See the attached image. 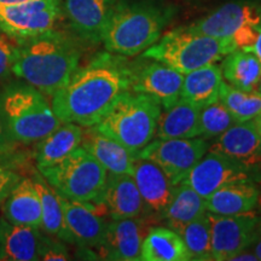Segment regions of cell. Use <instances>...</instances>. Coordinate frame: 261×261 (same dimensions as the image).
<instances>
[{"label":"cell","mask_w":261,"mask_h":261,"mask_svg":"<svg viewBox=\"0 0 261 261\" xmlns=\"http://www.w3.org/2000/svg\"><path fill=\"white\" fill-rule=\"evenodd\" d=\"M132 63L125 56L103 52L84 67L51 98V107L62 122L84 128L96 126L120 94L130 89Z\"/></svg>","instance_id":"cell-1"},{"label":"cell","mask_w":261,"mask_h":261,"mask_svg":"<svg viewBox=\"0 0 261 261\" xmlns=\"http://www.w3.org/2000/svg\"><path fill=\"white\" fill-rule=\"evenodd\" d=\"M80 48L64 33L50 32L17 42L12 75L52 97L80 63Z\"/></svg>","instance_id":"cell-2"},{"label":"cell","mask_w":261,"mask_h":261,"mask_svg":"<svg viewBox=\"0 0 261 261\" xmlns=\"http://www.w3.org/2000/svg\"><path fill=\"white\" fill-rule=\"evenodd\" d=\"M173 14V9L152 3H120L103 34L104 47L120 56H137L161 38Z\"/></svg>","instance_id":"cell-3"},{"label":"cell","mask_w":261,"mask_h":261,"mask_svg":"<svg viewBox=\"0 0 261 261\" xmlns=\"http://www.w3.org/2000/svg\"><path fill=\"white\" fill-rule=\"evenodd\" d=\"M0 108L6 136L19 144H35L62 123L47 97L27 83L6 86L0 96Z\"/></svg>","instance_id":"cell-4"},{"label":"cell","mask_w":261,"mask_h":261,"mask_svg":"<svg viewBox=\"0 0 261 261\" xmlns=\"http://www.w3.org/2000/svg\"><path fill=\"white\" fill-rule=\"evenodd\" d=\"M161 112V104L152 97L126 91L94 127L138 155L156 136Z\"/></svg>","instance_id":"cell-5"},{"label":"cell","mask_w":261,"mask_h":261,"mask_svg":"<svg viewBox=\"0 0 261 261\" xmlns=\"http://www.w3.org/2000/svg\"><path fill=\"white\" fill-rule=\"evenodd\" d=\"M236 48L232 39L214 38L188 27H179L166 33L142 56L161 62L185 75L223 61Z\"/></svg>","instance_id":"cell-6"},{"label":"cell","mask_w":261,"mask_h":261,"mask_svg":"<svg viewBox=\"0 0 261 261\" xmlns=\"http://www.w3.org/2000/svg\"><path fill=\"white\" fill-rule=\"evenodd\" d=\"M39 173L61 196L79 202H99L108 172L83 146Z\"/></svg>","instance_id":"cell-7"},{"label":"cell","mask_w":261,"mask_h":261,"mask_svg":"<svg viewBox=\"0 0 261 261\" xmlns=\"http://www.w3.org/2000/svg\"><path fill=\"white\" fill-rule=\"evenodd\" d=\"M63 14L61 0H29L0 5V32L16 42L50 32Z\"/></svg>","instance_id":"cell-8"},{"label":"cell","mask_w":261,"mask_h":261,"mask_svg":"<svg viewBox=\"0 0 261 261\" xmlns=\"http://www.w3.org/2000/svg\"><path fill=\"white\" fill-rule=\"evenodd\" d=\"M208 146L210 143L201 137L152 139L137 156L155 162L175 187L188 177L196 163L203 158Z\"/></svg>","instance_id":"cell-9"},{"label":"cell","mask_w":261,"mask_h":261,"mask_svg":"<svg viewBox=\"0 0 261 261\" xmlns=\"http://www.w3.org/2000/svg\"><path fill=\"white\" fill-rule=\"evenodd\" d=\"M211 223L212 260H232L252 246L261 217L254 211L237 215H218L207 212Z\"/></svg>","instance_id":"cell-10"},{"label":"cell","mask_w":261,"mask_h":261,"mask_svg":"<svg viewBox=\"0 0 261 261\" xmlns=\"http://www.w3.org/2000/svg\"><path fill=\"white\" fill-rule=\"evenodd\" d=\"M213 139L208 151L226 156L261 180V137L253 120L234 123Z\"/></svg>","instance_id":"cell-11"},{"label":"cell","mask_w":261,"mask_h":261,"mask_svg":"<svg viewBox=\"0 0 261 261\" xmlns=\"http://www.w3.org/2000/svg\"><path fill=\"white\" fill-rule=\"evenodd\" d=\"M182 80L184 74L159 61L133 62L129 91L148 94L168 109L180 98Z\"/></svg>","instance_id":"cell-12"},{"label":"cell","mask_w":261,"mask_h":261,"mask_svg":"<svg viewBox=\"0 0 261 261\" xmlns=\"http://www.w3.org/2000/svg\"><path fill=\"white\" fill-rule=\"evenodd\" d=\"M198 195L207 198L218 189L240 181L256 182L255 177L246 168L226 156L207 151L182 180Z\"/></svg>","instance_id":"cell-13"},{"label":"cell","mask_w":261,"mask_h":261,"mask_svg":"<svg viewBox=\"0 0 261 261\" xmlns=\"http://www.w3.org/2000/svg\"><path fill=\"white\" fill-rule=\"evenodd\" d=\"M63 205L64 221L71 243L81 248H97L102 242L106 232L107 223L100 211L107 208H98L103 202H79L61 196Z\"/></svg>","instance_id":"cell-14"},{"label":"cell","mask_w":261,"mask_h":261,"mask_svg":"<svg viewBox=\"0 0 261 261\" xmlns=\"http://www.w3.org/2000/svg\"><path fill=\"white\" fill-rule=\"evenodd\" d=\"M261 24V5L254 2H231L210 15L188 25L191 31L214 38L232 39L233 34L243 25Z\"/></svg>","instance_id":"cell-15"},{"label":"cell","mask_w":261,"mask_h":261,"mask_svg":"<svg viewBox=\"0 0 261 261\" xmlns=\"http://www.w3.org/2000/svg\"><path fill=\"white\" fill-rule=\"evenodd\" d=\"M119 4L120 0H64L63 11L83 40L99 44Z\"/></svg>","instance_id":"cell-16"},{"label":"cell","mask_w":261,"mask_h":261,"mask_svg":"<svg viewBox=\"0 0 261 261\" xmlns=\"http://www.w3.org/2000/svg\"><path fill=\"white\" fill-rule=\"evenodd\" d=\"M144 225L139 218L113 220L107 225L102 242L97 248L104 260H140Z\"/></svg>","instance_id":"cell-17"},{"label":"cell","mask_w":261,"mask_h":261,"mask_svg":"<svg viewBox=\"0 0 261 261\" xmlns=\"http://www.w3.org/2000/svg\"><path fill=\"white\" fill-rule=\"evenodd\" d=\"M130 175L135 179L139 194L142 196L145 211L162 218L174 191V185L166 173L155 162L137 156Z\"/></svg>","instance_id":"cell-18"},{"label":"cell","mask_w":261,"mask_h":261,"mask_svg":"<svg viewBox=\"0 0 261 261\" xmlns=\"http://www.w3.org/2000/svg\"><path fill=\"white\" fill-rule=\"evenodd\" d=\"M99 202H103L113 220L139 218L145 211L144 202L130 174L108 173Z\"/></svg>","instance_id":"cell-19"},{"label":"cell","mask_w":261,"mask_h":261,"mask_svg":"<svg viewBox=\"0 0 261 261\" xmlns=\"http://www.w3.org/2000/svg\"><path fill=\"white\" fill-rule=\"evenodd\" d=\"M81 146L90 152L108 173L132 174L137 155L94 126L87 127V129L84 130Z\"/></svg>","instance_id":"cell-20"},{"label":"cell","mask_w":261,"mask_h":261,"mask_svg":"<svg viewBox=\"0 0 261 261\" xmlns=\"http://www.w3.org/2000/svg\"><path fill=\"white\" fill-rule=\"evenodd\" d=\"M41 237L40 227L12 224L0 218V260H39Z\"/></svg>","instance_id":"cell-21"},{"label":"cell","mask_w":261,"mask_h":261,"mask_svg":"<svg viewBox=\"0 0 261 261\" xmlns=\"http://www.w3.org/2000/svg\"><path fill=\"white\" fill-rule=\"evenodd\" d=\"M84 127L73 122H62L38 143L33 152L38 171L51 167L81 146Z\"/></svg>","instance_id":"cell-22"},{"label":"cell","mask_w":261,"mask_h":261,"mask_svg":"<svg viewBox=\"0 0 261 261\" xmlns=\"http://www.w3.org/2000/svg\"><path fill=\"white\" fill-rule=\"evenodd\" d=\"M3 217L12 224L41 226V203L33 178H21L3 202Z\"/></svg>","instance_id":"cell-23"},{"label":"cell","mask_w":261,"mask_h":261,"mask_svg":"<svg viewBox=\"0 0 261 261\" xmlns=\"http://www.w3.org/2000/svg\"><path fill=\"white\" fill-rule=\"evenodd\" d=\"M260 190L255 182L240 181L218 189L205 198V210L218 215H237L256 208Z\"/></svg>","instance_id":"cell-24"},{"label":"cell","mask_w":261,"mask_h":261,"mask_svg":"<svg viewBox=\"0 0 261 261\" xmlns=\"http://www.w3.org/2000/svg\"><path fill=\"white\" fill-rule=\"evenodd\" d=\"M221 83L223 73L220 65H205L184 75L180 98L201 110L219 99Z\"/></svg>","instance_id":"cell-25"},{"label":"cell","mask_w":261,"mask_h":261,"mask_svg":"<svg viewBox=\"0 0 261 261\" xmlns=\"http://www.w3.org/2000/svg\"><path fill=\"white\" fill-rule=\"evenodd\" d=\"M200 112L182 98L160 114L156 128L158 139L196 138L200 130Z\"/></svg>","instance_id":"cell-26"},{"label":"cell","mask_w":261,"mask_h":261,"mask_svg":"<svg viewBox=\"0 0 261 261\" xmlns=\"http://www.w3.org/2000/svg\"><path fill=\"white\" fill-rule=\"evenodd\" d=\"M140 260L189 261L191 260V256L178 232L169 227H154L143 240Z\"/></svg>","instance_id":"cell-27"},{"label":"cell","mask_w":261,"mask_h":261,"mask_svg":"<svg viewBox=\"0 0 261 261\" xmlns=\"http://www.w3.org/2000/svg\"><path fill=\"white\" fill-rule=\"evenodd\" d=\"M207 213L205 200L198 195L190 185L181 181L174 187L173 196L166 208L162 219L167 226L180 234L185 225Z\"/></svg>","instance_id":"cell-28"},{"label":"cell","mask_w":261,"mask_h":261,"mask_svg":"<svg viewBox=\"0 0 261 261\" xmlns=\"http://www.w3.org/2000/svg\"><path fill=\"white\" fill-rule=\"evenodd\" d=\"M223 77L231 86L247 92H256L261 77V61L252 51L236 48L223 58Z\"/></svg>","instance_id":"cell-29"},{"label":"cell","mask_w":261,"mask_h":261,"mask_svg":"<svg viewBox=\"0 0 261 261\" xmlns=\"http://www.w3.org/2000/svg\"><path fill=\"white\" fill-rule=\"evenodd\" d=\"M41 203V226L45 233L60 238L67 243H71L64 221V212L60 194L45 180L40 173L33 177Z\"/></svg>","instance_id":"cell-30"},{"label":"cell","mask_w":261,"mask_h":261,"mask_svg":"<svg viewBox=\"0 0 261 261\" xmlns=\"http://www.w3.org/2000/svg\"><path fill=\"white\" fill-rule=\"evenodd\" d=\"M219 99L230 110L237 122L249 121L261 113V94L247 92L223 81L220 85Z\"/></svg>","instance_id":"cell-31"},{"label":"cell","mask_w":261,"mask_h":261,"mask_svg":"<svg viewBox=\"0 0 261 261\" xmlns=\"http://www.w3.org/2000/svg\"><path fill=\"white\" fill-rule=\"evenodd\" d=\"M180 236L188 248L191 260H212L211 223L207 213L185 225Z\"/></svg>","instance_id":"cell-32"},{"label":"cell","mask_w":261,"mask_h":261,"mask_svg":"<svg viewBox=\"0 0 261 261\" xmlns=\"http://www.w3.org/2000/svg\"><path fill=\"white\" fill-rule=\"evenodd\" d=\"M234 123H237V121L232 114L220 99H218L201 109L198 137L205 140L213 139L227 130Z\"/></svg>","instance_id":"cell-33"},{"label":"cell","mask_w":261,"mask_h":261,"mask_svg":"<svg viewBox=\"0 0 261 261\" xmlns=\"http://www.w3.org/2000/svg\"><path fill=\"white\" fill-rule=\"evenodd\" d=\"M69 253L67 247L61 242V240H55L50 234H42L40 252H39V260L54 261V260H69Z\"/></svg>","instance_id":"cell-34"},{"label":"cell","mask_w":261,"mask_h":261,"mask_svg":"<svg viewBox=\"0 0 261 261\" xmlns=\"http://www.w3.org/2000/svg\"><path fill=\"white\" fill-rule=\"evenodd\" d=\"M17 51V42L0 33V80L8 79L12 75V64Z\"/></svg>","instance_id":"cell-35"},{"label":"cell","mask_w":261,"mask_h":261,"mask_svg":"<svg viewBox=\"0 0 261 261\" xmlns=\"http://www.w3.org/2000/svg\"><path fill=\"white\" fill-rule=\"evenodd\" d=\"M19 179H21V175L17 172L0 166V204H3V202L5 201L10 191L14 189Z\"/></svg>","instance_id":"cell-36"},{"label":"cell","mask_w":261,"mask_h":261,"mask_svg":"<svg viewBox=\"0 0 261 261\" xmlns=\"http://www.w3.org/2000/svg\"><path fill=\"white\" fill-rule=\"evenodd\" d=\"M249 248L253 250L254 253H255L257 260L261 261V220H260L259 225H257L255 237H254L252 246H250Z\"/></svg>","instance_id":"cell-37"},{"label":"cell","mask_w":261,"mask_h":261,"mask_svg":"<svg viewBox=\"0 0 261 261\" xmlns=\"http://www.w3.org/2000/svg\"><path fill=\"white\" fill-rule=\"evenodd\" d=\"M232 260H234V261H257V257L255 255V253H254L250 248H247V249H244L241 253H238L237 255H234L232 257Z\"/></svg>","instance_id":"cell-38"},{"label":"cell","mask_w":261,"mask_h":261,"mask_svg":"<svg viewBox=\"0 0 261 261\" xmlns=\"http://www.w3.org/2000/svg\"><path fill=\"white\" fill-rule=\"evenodd\" d=\"M252 52L256 55L257 58L261 61V24L259 25V29H257V38L255 44H254Z\"/></svg>","instance_id":"cell-39"},{"label":"cell","mask_w":261,"mask_h":261,"mask_svg":"<svg viewBox=\"0 0 261 261\" xmlns=\"http://www.w3.org/2000/svg\"><path fill=\"white\" fill-rule=\"evenodd\" d=\"M8 138L6 136V128H5V122H4V116H3L2 108H0V146L3 145L4 140Z\"/></svg>","instance_id":"cell-40"},{"label":"cell","mask_w":261,"mask_h":261,"mask_svg":"<svg viewBox=\"0 0 261 261\" xmlns=\"http://www.w3.org/2000/svg\"><path fill=\"white\" fill-rule=\"evenodd\" d=\"M24 2H29V0H0V5H14Z\"/></svg>","instance_id":"cell-41"},{"label":"cell","mask_w":261,"mask_h":261,"mask_svg":"<svg viewBox=\"0 0 261 261\" xmlns=\"http://www.w3.org/2000/svg\"><path fill=\"white\" fill-rule=\"evenodd\" d=\"M253 122H254V125H255L257 133H259V136L261 137V113L255 117V119H253Z\"/></svg>","instance_id":"cell-42"},{"label":"cell","mask_w":261,"mask_h":261,"mask_svg":"<svg viewBox=\"0 0 261 261\" xmlns=\"http://www.w3.org/2000/svg\"><path fill=\"white\" fill-rule=\"evenodd\" d=\"M256 92L261 94V77H260V81H259V86H257V91H256Z\"/></svg>","instance_id":"cell-43"}]
</instances>
